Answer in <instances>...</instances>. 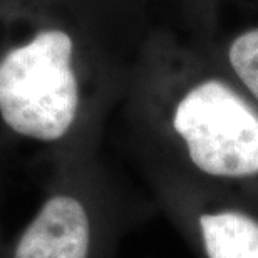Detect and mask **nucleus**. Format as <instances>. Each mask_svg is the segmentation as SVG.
Segmentation results:
<instances>
[{
  "label": "nucleus",
  "mask_w": 258,
  "mask_h": 258,
  "mask_svg": "<svg viewBox=\"0 0 258 258\" xmlns=\"http://www.w3.org/2000/svg\"><path fill=\"white\" fill-rule=\"evenodd\" d=\"M71 57L69 35L44 30L0 60V117L15 134L50 144L71 134L81 111Z\"/></svg>",
  "instance_id": "nucleus-1"
},
{
  "label": "nucleus",
  "mask_w": 258,
  "mask_h": 258,
  "mask_svg": "<svg viewBox=\"0 0 258 258\" xmlns=\"http://www.w3.org/2000/svg\"><path fill=\"white\" fill-rule=\"evenodd\" d=\"M173 127L201 171L228 178L258 173V112L225 82L188 91L174 107Z\"/></svg>",
  "instance_id": "nucleus-2"
},
{
  "label": "nucleus",
  "mask_w": 258,
  "mask_h": 258,
  "mask_svg": "<svg viewBox=\"0 0 258 258\" xmlns=\"http://www.w3.org/2000/svg\"><path fill=\"white\" fill-rule=\"evenodd\" d=\"M97 203L82 183L54 179L2 258H101Z\"/></svg>",
  "instance_id": "nucleus-3"
},
{
  "label": "nucleus",
  "mask_w": 258,
  "mask_h": 258,
  "mask_svg": "<svg viewBox=\"0 0 258 258\" xmlns=\"http://www.w3.org/2000/svg\"><path fill=\"white\" fill-rule=\"evenodd\" d=\"M208 258H258V221L240 211L200 216Z\"/></svg>",
  "instance_id": "nucleus-4"
},
{
  "label": "nucleus",
  "mask_w": 258,
  "mask_h": 258,
  "mask_svg": "<svg viewBox=\"0 0 258 258\" xmlns=\"http://www.w3.org/2000/svg\"><path fill=\"white\" fill-rule=\"evenodd\" d=\"M230 62L243 84L258 99V29L235 39L230 47Z\"/></svg>",
  "instance_id": "nucleus-5"
}]
</instances>
